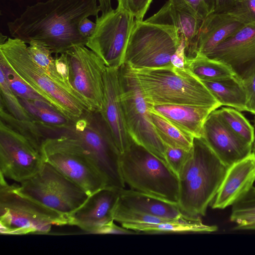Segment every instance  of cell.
<instances>
[{"mask_svg":"<svg viewBox=\"0 0 255 255\" xmlns=\"http://www.w3.org/2000/svg\"><path fill=\"white\" fill-rule=\"evenodd\" d=\"M100 11L97 0H48L27 6L7 25L13 38L40 43L59 54L74 46H86L88 38L81 34L79 24Z\"/></svg>","mask_w":255,"mask_h":255,"instance_id":"obj_1","label":"cell"},{"mask_svg":"<svg viewBox=\"0 0 255 255\" xmlns=\"http://www.w3.org/2000/svg\"><path fill=\"white\" fill-rule=\"evenodd\" d=\"M228 167L202 138H194L191 154L178 177V205L185 215L205 216Z\"/></svg>","mask_w":255,"mask_h":255,"instance_id":"obj_2","label":"cell"},{"mask_svg":"<svg viewBox=\"0 0 255 255\" xmlns=\"http://www.w3.org/2000/svg\"><path fill=\"white\" fill-rule=\"evenodd\" d=\"M148 105L179 104L218 109L222 105L186 68H130Z\"/></svg>","mask_w":255,"mask_h":255,"instance_id":"obj_3","label":"cell"},{"mask_svg":"<svg viewBox=\"0 0 255 255\" xmlns=\"http://www.w3.org/2000/svg\"><path fill=\"white\" fill-rule=\"evenodd\" d=\"M50 134L51 137L65 136L78 139L94 157L108 186L125 188L120 169V153L100 112L86 110L66 125L52 126Z\"/></svg>","mask_w":255,"mask_h":255,"instance_id":"obj_4","label":"cell"},{"mask_svg":"<svg viewBox=\"0 0 255 255\" xmlns=\"http://www.w3.org/2000/svg\"><path fill=\"white\" fill-rule=\"evenodd\" d=\"M0 225L4 235L45 234L53 225H68V218L22 194L0 174Z\"/></svg>","mask_w":255,"mask_h":255,"instance_id":"obj_5","label":"cell"},{"mask_svg":"<svg viewBox=\"0 0 255 255\" xmlns=\"http://www.w3.org/2000/svg\"><path fill=\"white\" fill-rule=\"evenodd\" d=\"M120 165L123 179L130 189L178 204V176L148 150L132 141L120 154Z\"/></svg>","mask_w":255,"mask_h":255,"instance_id":"obj_6","label":"cell"},{"mask_svg":"<svg viewBox=\"0 0 255 255\" xmlns=\"http://www.w3.org/2000/svg\"><path fill=\"white\" fill-rule=\"evenodd\" d=\"M0 53L25 82L69 119H78L88 110L80 100L55 82L35 62L22 40L8 38L0 44Z\"/></svg>","mask_w":255,"mask_h":255,"instance_id":"obj_7","label":"cell"},{"mask_svg":"<svg viewBox=\"0 0 255 255\" xmlns=\"http://www.w3.org/2000/svg\"><path fill=\"white\" fill-rule=\"evenodd\" d=\"M40 152L44 162L82 188L89 196L108 186L94 157L78 139L60 136L44 139Z\"/></svg>","mask_w":255,"mask_h":255,"instance_id":"obj_8","label":"cell"},{"mask_svg":"<svg viewBox=\"0 0 255 255\" xmlns=\"http://www.w3.org/2000/svg\"><path fill=\"white\" fill-rule=\"evenodd\" d=\"M181 41L179 31L173 25L135 20L124 64L133 69L172 66L171 57Z\"/></svg>","mask_w":255,"mask_h":255,"instance_id":"obj_9","label":"cell"},{"mask_svg":"<svg viewBox=\"0 0 255 255\" xmlns=\"http://www.w3.org/2000/svg\"><path fill=\"white\" fill-rule=\"evenodd\" d=\"M119 73L121 100L131 139L167 164L164 145L150 122L148 105L134 74L125 64L119 68Z\"/></svg>","mask_w":255,"mask_h":255,"instance_id":"obj_10","label":"cell"},{"mask_svg":"<svg viewBox=\"0 0 255 255\" xmlns=\"http://www.w3.org/2000/svg\"><path fill=\"white\" fill-rule=\"evenodd\" d=\"M20 184L17 189L20 193L68 218L89 197L82 188L45 162L36 175Z\"/></svg>","mask_w":255,"mask_h":255,"instance_id":"obj_11","label":"cell"},{"mask_svg":"<svg viewBox=\"0 0 255 255\" xmlns=\"http://www.w3.org/2000/svg\"><path fill=\"white\" fill-rule=\"evenodd\" d=\"M134 16L118 7L96 16V27L86 46L94 51L106 67L119 68L124 64L128 41L134 25Z\"/></svg>","mask_w":255,"mask_h":255,"instance_id":"obj_12","label":"cell"},{"mask_svg":"<svg viewBox=\"0 0 255 255\" xmlns=\"http://www.w3.org/2000/svg\"><path fill=\"white\" fill-rule=\"evenodd\" d=\"M69 82L89 111L102 109L106 66L94 51L85 45L72 47L65 53Z\"/></svg>","mask_w":255,"mask_h":255,"instance_id":"obj_13","label":"cell"},{"mask_svg":"<svg viewBox=\"0 0 255 255\" xmlns=\"http://www.w3.org/2000/svg\"><path fill=\"white\" fill-rule=\"evenodd\" d=\"M44 163L27 137L0 120V174L21 183L36 175Z\"/></svg>","mask_w":255,"mask_h":255,"instance_id":"obj_14","label":"cell"},{"mask_svg":"<svg viewBox=\"0 0 255 255\" xmlns=\"http://www.w3.org/2000/svg\"><path fill=\"white\" fill-rule=\"evenodd\" d=\"M120 154L131 144L126 127L121 100L119 68L106 67L104 74V97L100 112Z\"/></svg>","mask_w":255,"mask_h":255,"instance_id":"obj_15","label":"cell"},{"mask_svg":"<svg viewBox=\"0 0 255 255\" xmlns=\"http://www.w3.org/2000/svg\"><path fill=\"white\" fill-rule=\"evenodd\" d=\"M202 138L228 167L252 152L253 145L231 131L220 118L217 109L206 120Z\"/></svg>","mask_w":255,"mask_h":255,"instance_id":"obj_16","label":"cell"},{"mask_svg":"<svg viewBox=\"0 0 255 255\" xmlns=\"http://www.w3.org/2000/svg\"><path fill=\"white\" fill-rule=\"evenodd\" d=\"M120 189L105 187L89 196L84 203L68 216V225L76 226L88 233L113 219V211L120 197Z\"/></svg>","mask_w":255,"mask_h":255,"instance_id":"obj_17","label":"cell"},{"mask_svg":"<svg viewBox=\"0 0 255 255\" xmlns=\"http://www.w3.org/2000/svg\"><path fill=\"white\" fill-rule=\"evenodd\" d=\"M255 182V153L253 151L228 167L212 202L214 209H224L245 197Z\"/></svg>","mask_w":255,"mask_h":255,"instance_id":"obj_18","label":"cell"},{"mask_svg":"<svg viewBox=\"0 0 255 255\" xmlns=\"http://www.w3.org/2000/svg\"><path fill=\"white\" fill-rule=\"evenodd\" d=\"M203 19L184 0H168L146 22L173 25L185 41L186 55L193 46Z\"/></svg>","mask_w":255,"mask_h":255,"instance_id":"obj_19","label":"cell"},{"mask_svg":"<svg viewBox=\"0 0 255 255\" xmlns=\"http://www.w3.org/2000/svg\"><path fill=\"white\" fill-rule=\"evenodd\" d=\"M245 26L228 11L210 14L203 20L196 41L186 56L197 53L207 56Z\"/></svg>","mask_w":255,"mask_h":255,"instance_id":"obj_20","label":"cell"},{"mask_svg":"<svg viewBox=\"0 0 255 255\" xmlns=\"http://www.w3.org/2000/svg\"><path fill=\"white\" fill-rule=\"evenodd\" d=\"M148 109L194 138L202 137L205 122L215 110L204 107L179 104L148 105Z\"/></svg>","mask_w":255,"mask_h":255,"instance_id":"obj_21","label":"cell"},{"mask_svg":"<svg viewBox=\"0 0 255 255\" xmlns=\"http://www.w3.org/2000/svg\"><path fill=\"white\" fill-rule=\"evenodd\" d=\"M119 201L127 208L161 218L175 220L185 215L177 204L130 189L120 190Z\"/></svg>","mask_w":255,"mask_h":255,"instance_id":"obj_22","label":"cell"},{"mask_svg":"<svg viewBox=\"0 0 255 255\" xmlns=\"http://www.w3.org/2000/svg\"><path fill=\"white\" fill-rule=\"evenodd\" d=\"M207 56L227 64L242 79L255 70V35L235 45L215 49Z\"/></svg>","mask_w":255,"mask_h":255,"instance_id":"obj_23","label":"cell"},{"mask_svg":"<svg viewBox=\"0 0 255 255\" xmlns=\"http://www.w3.org/2000/svg\"><path fill=\"white\" fill-rule=\"evenodd\" d=\"M123 227L136 232L145 234L209 233L215 232V225L204 224L200 216L184 215L182 217L158 224H122Z\"/></svg>","mask_w":255,"mask_h":255,"instance_id":"obj_24","label":"cell"},{"mask_svg":"<svg viewBox=\"0 0 255 255\" xmlns=\"http://www.w3.org/2000/svg\"><path fill=\"white\" fill-rule=\"evenodd\" d=\"M222 106L247 111V95L242 80L237 76L219 81H201Z\"/></svg>","mask_w":255,"mask_h":255,"instance_id":"obj_25","label":"cell"},{"mask_svg":"<svg viewBox=\"0 0 255 255\" xmlns=\"http://www.w3.org/2000/svg\"><path fill=\"white\" fill-rule=\"evenodd\" d=\"M185 68L201 81H219L236 76L227 64L198 53L186 56Z\"/></svg>","mask_w":255,"mask_h":255,"instance_id":"obj_26","label":"cell"},{"mask_svg":"<svg viewBox=\"0 0 255 255\" xmlns=\"http://www.w3.org/2000/svg\"><path fill=\"white\" fill-rule=\"evenodd\" d=\"M149 112L150 122L164 145L188 151L192 149L194 137L158 114L150 111Z\"/></svg>","mask_w":255,"mask_h":255,"instance_id":"obj_27","label":"cell"},{"mask_svg":"<svg viewBox=\"0 0 255 255\" xmlns=\"http://www.w3.org/2000/svg\"><path fill=\"white\" fill-rule=\"evenodd\" d=\"M27 50L35 62L55 82L75 96L87 108L84 102L73 90L70 82L59 72L55 57L52 56V53L48 48L33 42L29 44Z\"/></svg>","mask_w":255,"mask_h":255,"instance_id":"obj_28","label":"cell"},{"mask_svg":"<svg viewBox=\"0 0 255 255\" xmlns=\"http://www.w3.org/2000/svg\"><path fill=\"white\" fill-rule=\"evenodd\" d=\"M18 99L24 108L35 121L52 126H61L68 124L72 120L48 102L21 98H18Z\"/></svg>","mask_w":255,"mask_h":255,"instance_id":"obj_29","label":"cell"},{"mask_svg":"<svg viewBox=\"0 0 255 255\" xmlns=\"http://www.w3.org/2000/svg\"><path fill=\"white\" fill-rule=\"evenodd\" d=\"M217 110L220 118L232 131L253 145L255 140L254 128L239 111L231 107H223Z\"/></svg>","mask_w":255,"mask_h":255,"instance_id":"obj_30","label":"cell"},{"mask_svg":"<svg viewBox=\"0 0 255 255\" xmlns=\"http://www.w3.org/2000/svg\"><path fill=\"white\" fill-rule=\"evenodd\" d=\"M230 220L236 223V230H255V193L253 189L234 204Z\"/></svg>","mask_w":255,"mask_h":255,"instance_id":"obj_31","label":"cell"},{"mask_svg":"<svg viewBox=\"0 0 255 255\" xmlns=\"http://www.w3.org/2000/svg\"><path fill=\"white\" fill-rule=\"evenodd\" d=\"M0 70L2 71L9 87L17 97L30 100H41L48 102L13 70L0 53Z\"/></svg>","mask_w":255,"mask_h":255,"instance_id":"obj_32","label":"cell"},{"mask_svg":"<svg viewBox=\"0 0 255 255\" xmlns=\"http://www.w3.org/2000/svg\"><path fill=\"white\" fill-rule=\"evenodd\" d=\"M0 103L8 113L15 119L25 122L35 120L22 106L18 98L9 87L3 74L0 70Z\"/></svg>","mask_w":255,"mask_h":255,"instance_id":"obj_33","label":"cell"},{"mask_svg":"<svg viewBox=\"0 0 255 255\" xmlns=\"http://www.w3.org/2000/svg\"><path fill=\"white\" fill-rule=\"evenodd\" d=\"M119 200L113 211V219L121 225L158 224L171 220L132 210L121 204Z\"/></svg>","mask_w":255,"mask_h":255,"instance_id":"obj_34","label":"cell"},{"mask_svg":"<svg viewBox=\"0 0 255 255\" xmlns=\"http://www.w3.org/2000/svg\"><path fill=\"white\" fill-rule=\"evenodd\" d=\"M164 146L167 164L178 176L185 163L190 157L192 149L188 151L167 145H164Z\"/></svg>","mask_w":255,"mask_h":255,"instance_id":"obj_35","label":"cell"},{"mask_svg":"<svg viewBox=\"0 0 255 255\" xmlns=\"http://www.w3.org/2000/svg\"><path fill=\"white\" fill-rule=\"evenodd\" d=\"M117 7L131 14L135 20H143L153 0H117Z\"/></svg>","mask_w":255,"mask_h":255,"instance_id":"obj_36","label":"cell"},{"mask_svg":"<svg viewBox=\"0 0 255 255\" xmlns=\"http://www.w3.org/2000/svg\"><path fill=\"white\" fill-rule=\"evenodd\" d=\"M247 95V110L255 115V70L241 79Z\"/></svg>","mask_w":255,"mask_h":255,"instance_id":"obj_37","label":"cell"},{"mask_svg":"<svg viewBox=\"0 0 255 255\" xmlns=\"http://www.w3.org/2000/svg\"><path fill=\"white\" fill-rule=\"evenodd\" d=\"M114 220L104 224L97 230L93 234H122L132 235L139 234L134 231L120 227L114 223Z\"/></svg>","mask_w":255,"mask_h":255,"instance_id":"obj_38","label":"cell"},{"mask_svg":"<svg viewBox=\"0 0 255 255\" xmlns=\"http://www.w3.org/2000/svg\"><path fill=\"white\" fill-rule=\"evenodd\" d=\"M204 19L213 12L212 0H184Z\"/></svg>","mask_w":255,"mask_h":255,"instance_id":"obj_39","label":"cell"},{"mask_svg":"<svg viewBox=\"0 0 255 255\" xmlns=\"http://www.w3.org/2000/svg\"><path fill=\"white\" fill-rule=\"evenodd\" d=\"M180 44L172 56L171 63L173 66L179 68H185V61L186 57V45L184 38L181 37Z\"/></svg>","mask_w":255,"mask_h":255,"instance_id":"obj_40","label":"cell"},{"mask_svg":"<svg viewBox=\"0 0 255 255\" xmlns=\"http://www.w3.org/2000/svg\"><path fill=\"white\" fill-rule=\"evenodd\" d=\"M213 12H223L235 6L239 0H212Z\"/></svg>","mask_w":255,"mask_h":255,"instance_id":"obj_41","label":"cell"},{"mask_svg":"<svg viewBox=\"0 0 255 255\" xmlns=\"http://www.w3.org/2000/svg\"><path fill=\"white\" fill-rule=\"evenodd\" d=\"M96 27V23L86 17L82 19L78 26V29L82 35L89 38L94 32Z\"/></svg>","mask_w":255,"mask_h":255,"instance_id":"obj_42","label":"cell"},{"mask_svg":"<svg viewBox=\"0 0 255 255\" xmlns=\"http://www.w3.org/2000/svg\"><path fill=\"white\" fill-rule=\"evenodd\" d=\"M102 14L106 13L113 9L111 0H98Z\"/></svg>","mask_w":255,"mask_h":255,"instance_id":"obj_43","label":"cell"},{"mask_svg":"<svg viewBox=\"0 0 255 255\" xmlns=\"http://www.w3.org/2000/svg\"><path fill=\"white\" fill-rule=\"evenodd\" d=\"M245 4L252 17L255 21V0H241Z\"/></svg>","mask_w":255,"mask_h":255,"instance_id":"obj_44","label":"cell"},{"mask_svg":"<svg viewBox=\"0 0 255 255\" xmlns=\"http://www.w3.org/2000/svg\"><path fill=\"white\" fill-rule=\"evenodd\" d=\"M7 39V36H3L0 33V44L4 43Z\"/></svg>","mask_w":255,"mask_h":255,"instance_id":"obj_45","label":"cell"},{"mask_svg":"<svg viewBox=\"0 0 255 255\" xmlns=\"http://www.w3.org/2000/svg\"><path fill=\"white\" fill-rule=\"evenodd\" d=\"M252 151L255 153V140L254 141V142L253 145V148H252ZM253 190L255 193V187H254L253 188Z\"/></svg>","mask_w":255,"mask_h":255,"instance_id":"obj_46","label":"cell"},{"mask_svg":"<svg viewBox=\"0 0 255 255\" xmlns=\"http://www.w3.org/2000/svg\"><path fill=\"white\" fill-rule=\"evenodd\" d=\"M254 124H255V120H254Z\"/></svg>","mask_w":255,"mask_h":255,"instance_id":"obj_47","label":"cell"},{"mask_svg":"<svg viewBox=\"0 0 255 255\" xmlns=\"http://www.w3.org/2000/svg\"></svg>","mask_w":255,"mask_h":255,"instance_id":"obj_48","label":"cell"}]
</instances>
